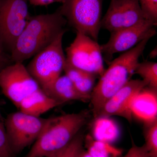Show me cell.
Segmentation results:
<instances>
[{"label":"cell","mask_w":157,"mask_h":157,"mask_svg":"<svg viewBox=\"0 0 157 157\" xmlns=\"http://www.w3.org/2000/svg\"><path fill=\"white\" fill-rule=\"evenodd\" d=\"M156 25L151 21L147 20L137 25L111 33L108 42L101 45L102 54L109 61L114 54L130 50L144 39L155 36Z\"/></svg>","instance_id":"cell-11"},{"label":"cell","mask_w":157,"mask_h":157,"mask_svg":"<svg viewBox=\"0 0 157 157\" xmlns=\"http://www.w3.org/2000/svg\"><path fill=\"white\" fill-rule=\"evenodd\" d=\"M79 157H92L86 151L83 149Z\"/></svg>","instance_id":"cell-27"},{"label":"cell","mask_w":157,"mask_h":157,"mask_svg":"<svg viewBox=\"0 0 157 157\" xmlns=\"http://www.w3.org/2000/svg\"><path fill=\"white\" fill-rule=\"evenodd\" d=\"M6 67H7V66L0 63V72H1V71H2L4 68Z\"/></svg>","instance_id":"cell-28"},{"label":"cell","mask_w":157,"mask_h":157,"mask_svg":"<svg viewBox=\"0 0 157 157\" xmlns=\"http://www.w3.org/2000/svg\"><path fill=\"white\" fill-rule=\"evenodd\" d=\"M84 144L86 151L92 157H120L123 152L121 149L95 140L90 135L84 137Z\"/></svg>","instance_id":"cell-18"},{"label":"cell","mask_w":157,"mask_h":157,"mask_svg":"<svg viewBox=\"0 0 157 157\" xmlns=\"http://www.w3.org/2000/svg\"><path fill=\"white\" fill-rule=\"evenodd\" d=\"M61 105L47 95L40 88L25 98L20 103L17 108L26 114L40 117L48 110Z\"/></svg>","instance_id":"cell-14"},{"label":"cell","mask_w":157,"mask_h":157,"mask_svg":"<svg viewBox=\"0 0 157 157\" xmlns=\"http://www.w3.org/2000/svg\"><path fill=\"white\" fill-rule=\"evenodd\" d=\"M84 135L78 132L66 147L49 157H79L84 149Z\"/></svg>","instance_id":"cell-20"},{"label":"cell","mask_w":157,"mask_h":157,"mask_svg":"<svg viewBox=\"0 0 157 157\" xmlns=\"http://www.w3.org/2000/svg\"><path fill=\"white\" fill-rule=\"evenodd\" d=\"M120 157H150V155L145 144L142 146H137L133 143L126 154Z\"/></svg>","instance_id":"cell-24"},{"label":"cell","mask_w":157,"mask_h":157,"mask_svg":"<svg viewBox=\"0 0 157 157\" xmlns=\"http://www.w3.org/2000/svg\"><path fill=\"white\" fill-rule=\"evenodd\" d=\"M66 51L68 64L97 76L100 77L104 73L101 45L90 37L76 32L75 39Z\"/></svg>","instance_id":"cell-7"},{"label":"cell","mask_w":157,"mask_h":157,"mask_svg":"<svg viewBox=\"0 0 157 157\" xmlns=\"http://www.w3.org/2000/svg\"><path fill=\"white\" fill-rule=\"evenodd\" d=\"M145 86H147L146 83L141 79H131L109 98L95 118L117 116L124 118L129 122H132V100L137 93Z\"/></svg>","instance_id":"cell-12"},{"label":"cell","mask_w":157,"mask_h":157,"mask_svg":"<svg viewBox=\"0 0 157 157\" xmlns=\"http://www.w3.org/2000/svg\"><path fill=\"white\" fill-rule=\"evenodd\" d=\"M64 71L75 87L82 94L90 98L97 77L96 75L73 67L66 63Z\"/></svg>","instance_id":"cell-17"},{"label":"cell","mask_w":157,"mask_h":157,"mask_svg":"<svg viewBox=\"0 0 157 157\" xmlns=\"http://www.w3.org/2000/svg\"><path fill=\"white\" fill-rule=\"evenodd\" d=\"M5 50L4 45L0 40V63L7 66L13 63L11 62L10 55H8Z\"/></svg>","instance_id":"cell-25"},{"label":"cell","mask_w":157,"mask_h":157,"mask_svg":"<svg viewBox=\"0 0 157 157\" xmlns=\"http://www.w3.org/2000/svg\"><path fill=\"white\" fill-rule=\"evenodd\" d=\"M45 94L62 105L72 101L87 102L90 99L79 92L66 75L60 76L57 78Z\"/></svg>","instance_id":"cell-15"},{"label":"cell","mask_w":157,"mask_h":157,"mask_svg":"<svg viewBox=\"0 0 157 157\" xmlns=\"http://www.w3.org/2000/svg\"><path fill=\"white\" fill-rule=\"evenodd\" d=\"M65 33L60 34L50 45L33 56L26 67L45 93L64 71L66 57L63 39Z\"/></svg>","instance_id":"cell-4"},{"label":"cell","mask_w":157,"mask_h":157,"mask_svg":"<svg viewBox=\"0 0 157 157\" xmlns=\"http://www.w3.org/2000/svg\"><path fill=\"white\" fill-rule=\"evenodd\" d=\"M47 119L29 115L20 111L7 116L5 119L6 133L14 155L36 141Z\"/></svg>","instance_id":"cell-6"},{"label":"cell","mask_w":157,"mask_h":157,"mask_svg":"<svg viewBox=\"0 0 157 157\" xmlns=\"http://www.w3.org/2000/svg\"><path fill=\"white\" fill-rule=\"evenodd\" d=\"M67 20L58 9L52 13L31 16L10 52L12 63H22L50 45L66 32Z\"/></svg>","instance_id":"cell-1"},{"label":"cell","mask_w":157,"mask_h":157,"mask_svg":"<svg viewBox=\"0 0 157 157\" xmlns=\"http://www.w3.org/2000/svg\"><path fill=\"white\" fill-rule=\"evenodd\" d=\"M40 88L22 63H13L0 72V88L17 108L25 98Z\"/></svg>","instance_id":"cell-9"},{"label":"cell","mask_w":157,"mask_h":157,"mask_svg":"<svg viewBox=\"0 0 157 157\" xmlns=\"http://www.w3.org/2000/svg\"><path fill=\"white\" fill-rule=\"evenodd\" d=\"M0 104V157H13L14 155L11 147L6 133L5 120L1 110Z\"/></svg>","instance_id":"cell-22"},{"label":"cell","mask_w":157,"mask_h":157,"mask_svg":"<svg viewBox=\"0 0 157 157\" xmlns=\"http://www.w3.org/2000/svg\"><path fill=\"white\" fill-rule=\"evenodd\" d=\"M109 117L95 118L92 128L91 135L95 140L111 144L119 137V128L115 121Z\"/></svg>","instance_id":"cell-16"},{"label":"cell","mask_w":157,"mask_h":157,"mask_svg":"<svg viewBox=\"0 0 157 157\" xmlns=\"http://www.w3.org/2000/svg\"><path fill=\"white\" fill-rule=\"evenodd\" d=\"M31 5L35 6H48L54 3H63L64 0H28Z\"/></svg>","instance_id":"cell-26"},{"label":"cell","mask_w":157,"mask_h":157,"mask_svg":"<svg viewBox=\"0 0 157 157\" xmlns=\"http://www.w3.org/2000/svg\"><path fill=\"white\" fill-rule=\"evenodd\" d=\"M132 117L144 123L157 121V90L145 86L134 97L131 104Z\"/></svg>","instance_id":"cell-13"},{"label":"cell","mask_w":157,"mask_h":157,"mask_svg":"<svg viewBox=\"0 0 157 157\" xmlns=\"http://www.w3.org/2000/svg\"><path fill=\"white\" fill-rule=\"evenodd\" d=\"M83 110L47 119L44 128L27 157H49L66 147L87 122Z\"/></svg>","instance_id":"cell-3"},{"label":"cell","mask_w":157,"mask_h":157,"mask_svg":"<svg viewBox=\"0 0 157 157\" xmlns=\"http://www.w3.org/2000/svg\"><path fill=\"white\" fill-rule=\"evenodd\" d=\"M147 20H149L144 14L138 0H111L107 12L101 19V28L111 33Z\"/></svg>","instance_id":"cell-10"},{"label":"cell","mask_w":157,"mask_h":157,"mask_svg":"<svg viewBox=\"0 0 157 157\" xmlns=\"http://www.w3.org/2000/svg\"><path fill=\"white\" fill-rule=\"evenodd\" d=\"M144 125L145 145L150 157H157V121Z\"/></svg>","instance_id":"cell-21"},{"label":"cell","mask_w":157,"mask_h":157,"mask_svg":"<svg viewBox=\"0 0 157 157\" xmlns=\"http://www.w3.org/2000/svg\"><path fill=\"white\" fill-rule=\"evenodd\" d=\"M147 19L157 24V0H138Z\"/></svg>","instance_id":"cell-23"},{"label":"cell","mask_w":157,"mask_h":157,"mask_svg":"<svg viewBox=\"0 0 157 157\" xmlns=\"http://www.w3.org/2000/svg\"><path fill=\"white\" fill-rule=\"evenodd\" d=\"M59 8L67 22L98 41L101 29L103 0H64Z\"/></svg>","instance_id":"cell-5"},{"label":"cell","mask_w":157,"mask_h":157,"mask_svg":"<svg viewBox=\"0 0 157 157\" xmlns=\"http://www.w3.org/2000/svg\"><path fill=\"white\" fill-rule=\"evenodd\" d=\"M28 0H0V40L11 52L31 16Z\"/></svg>","instance_id":"cell-8"},{"label":"cell","mask_w":157,"mask_h":157,"mask_svg":"<svg viewBox=\"0 0 157 157\" xmlns=\"http://www.w3.org/2000/svg\"><path fill=\"white\" fill-rule=\"evenodd\" d=\"M135 74H138L146 84L147 86L157 90V63L155 62L144 61L138 63Z\"/></svg>","instance_id":"cell-19"},{"label":"cell","mask_w":157,"mask_h":157,"mask_svg":"<svg viewBox=\"0 0 157 157\" xmlns=\"http://www.w3.org/2000/svg\"><path fill=\"white\" fill-rule=\"evenodd\" d=\"M150 39L146 38L109 62V67L100 76L91 95L90 101L94 118L109 98L131 80L139 58Z\"/></svg>","instance_id":"cell-2"}]
</instances>
